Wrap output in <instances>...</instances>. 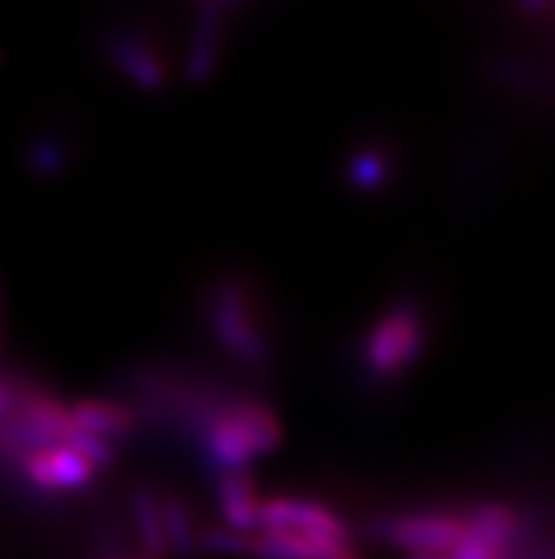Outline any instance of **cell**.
Masks as SVG:
<instances>
[{
    "label": "cell",
    "instance_id": "6da1fadb",
    "mask_svg": "<svg viewBox=\"0 0 555 559\" xmlns=\"http://www.w3.org/2000/svg\"><path fill=\"white\" fill-rule=\"evenodd\" d=\"M283 443V426L278 412L255 397H241L207 420L204 452L221 472H246L250 463L278 452Z\"/></svg>",
    "mask_w": 555,
    "mask_h": 559
},
{
    "label": "cell",
    "instance_id": "7a4b0ae2",
    "mask_svg": "<svg viewBox=\"0 0 555 559\" xmlns=\"http://www.w3.org/2000/svg\"><path fill=\"white\" fill-rule=\"evenodd\" d=\"M429 349V321L411 298L379 312L363 338V364L379 381H397L420 364Z\"/></svg>",
    "mask_w": 555,
    "mask_h": 559
},
{
    "label": "cell",
    "instance_id": "3957f363",
    "mask_svg": "<svg viewBox=\"0 0 555 559\" xmlns=\"http://www.w3.org/2000/svg\"><path fill=\"white\" fill-rule=\"evenodd\" d=\"M204 319L218 347L236 355L244 367H267L273 344L261 324L253 290L241 282H218L204 301Z\"/></svg>",
    "mask_w": 555,
    "mask_h": 559
},
{
    "label": "cell",
    "instance_id": "277c9868",
    "mask_svg": "<svg viewBox=\"0 0 555 559\" xmlns=\"http://www.w3.org/2000/svg\"><path fill=\"white\" fill-rule=\"evenodd\" d=\"M102 55L140 92H162L170 80L162 49L134 26H113L102 35Z\"/></svg>",
    "mask_w": 555,
    "mask_h": 559
},
{
    "label": "cell",
    "instance_id": "5b68a950",
    "mask_svg": "<svg viewBox=\"0 0 555 559\" xmlns=\"http://www.w3.org/2000/svg\"><path fill=\"white\" fill-rule=\"evenodd\" d=\"M258 532H295L310 537L317 546L329 543H352L349 525L315 500H298V497H269L261 500Z\"/></svg>",
    "mask_w": 555,
    "mask_h": 559
},
{
    "label": "cell",
    "instance_id": "8992f818",
    "mask_svg": "<svg viewBox=\"0 0 555 559\" xmlns=\"http://www.w3.org/2000/svg\"><path fill=\"white\" fill-rule=\"evenodd\" d=\"M372 534L408 554H448L464 537V518L457 514H406L377 518Z\"/></svg>",
    "mask_w": 555,
    "mask_h": 559
},
{
    "label": "cell",
    "instance_id": "52a82bcc",
    "mask_svg": "<svg viewBox=\"0 0 555 559\" xmlns=\"http://www.w3.org/2000/svg\"><path fill=\"white\" fill-rule=\"evenodd\" d=\"M17 468L23 472L28 486L46 491V495H69V491L85 489L97 472L83 454H77L65 443H55V447L26 454L17 461Z\"/></svg>",
    "mask_w": 555,
    "mask_h": 559
},
{
    "label": "cell",
    "instance_id": "ba28073f",
    "mask_svg": "<svg viewBox=\"0 0 555 559\" xmlns=\"http://www.w3.org/2000/svg\"><path fill=\"white\" fill-rule=\"evenodd\" d=\"M225 40V9L216 0H202L193 23V40H190L188 60H184V80L190 85H202L216 74L218 57Z\"/></svg>",
    "mask_w": 555,
    "mask_h": 559
},
{
    "label": "cell",
    "instance_id": "9c48e42d",
    "mask_svg": "<svg viewBox=\"0 0 555 559\" xmlns=\"http://www.w3.org/2000/svg\"><path fill=\"white\" fill-rule=\"evenodd\" d=\"M216 503L227 528L241 534L258 532V483L246 472H221L216 477Z\"/></svg>",
    "mask_w": 555,
    "mask_h": 559
},
{
    "label": "cell",
    "instance_id": "30bf717a",
    "mask_svg": "<svg viewBox=\"0 0 555 559\" xmlns=\"http://www.w3.org/2000/svg\"><path fill=\"white\" fill-rule=\"evenodd\" d=\"M71 424L88 435H97L102 440L128 438L136 429L134 412L125 404L106 401V397H80L77 404L69 406Z\"/></svg>",
    "mask_w": 555,
    "mask_h": 559
},
{
    "label": "cell",
    "instance_id": "8fae6325",
    "mask_svg": "<svg viewBox=\"0 0 555 559\" xmlns=\"http://www.w3.org/2000/svg\"><path fill=\"white\" fill-rule=\"evenodd\" d=\"M521 532L519 514L505 503H485L464 518V537L493 551L507 554Z\"/></svg>",
    "mask_w": 555,
    "mask_h": 559
},
{
    "label": "cell",
    "instance_id": "7c38bea8",
    "mask_svg": "<svg viewBox=\"0 0 555 559\" xmlns=\"http://www.w3.org/2000/svg\"><path fill=\"white\" fill-rule=\"evenodd\" d=\"M346 182L358 193H379L386 191L394 177V165L388 151L379 142H366L349 154L343 165Z\"/></svg>",
    "mask_w": 555,
    "mask_h": 559
},
{
    "label": "cell",
    "instance_id": "4fadbf2b",
    "mask_svg": "<svg viewBox=\"0 0 555 559\" xmlns=\"http://www.w3.org/2000/svg\"><path fill=\"white\" fill-rule=\"evenodd\" d=\"M159 514H162L165 557L193 559V554L198 551V532L190 506L182 497L170 495L159 500Z\"/></svg>",
    "mask_w": 555,
    "mask_h": 559
},
{
    "label": "cell",
    "instance_id": "5bb4252c",
    "mask_svg": "<svg viewBox=\"0 0 555 559\" xmlns=\"http://www.w3.org/2000/svg\"><path fill=\"white\" fill-rule=\"evenodd\" d=\"M131 518H134L136 537L148 557L165 559V537H162V514H159V497L150 489H136L131 495Z\"/></svg>",
    "mask_w": 555,
    "mask_h": 559
},
{
    "label": "cell",
    "instance_id": "9a60e30c",
    "mask_svg": "<svg viewBox=\"0 0 555 559\" xmlns=\"http://www.w3.org/2000/svg\"><path fill=\"white\" fill-rule=\"evenodd\" d=\"M317 543L295 532H255L250 557L255 559H315Z\"/></svg>",
    "mask_w": 555,
    "mask_h": 559
},
{
    "label": "cell",
    "instance_id": "2e32d148",
    "mask_svg": "<svg viewBox=\"0 0 555 559\" xmlns=\"http://www.w3.org/2000/svg\"><path fill=\"white\" fill-rule=\"evenodd\" d=\"M250 537L253 534L232 532L227 525L221 528H202L198 532V551L216 554V557H250Z\"/></svg>",
    "mask_w": 555,
    "mask_h": 559
},
{
    "label": "cell",
    "instance_id": "e0dca14e",
    "mask_svg": "<svg viewBox=\"0 0 555 559\" xmlns=\"http://www.w3.org/2000/svg\"><path fill=\"white\" fill-rule=\"evenodd\" d=\"M63 443H65V447L74 449L77 454H83L85 461L92 463L94 468H106V466H111V463H113V443H111V440H102V438H97V435L83 432V429H77V426H74V429L65 435Z\"/></svg>",
    "mask_w": 555,
    "mask_h": 559
},
{
    "label": "cell",
    "instance_id": "ac0fdd59",
    "mask_svg": "<svg viewBox=\"0 0 555 559\" xmlns=\"http://www.w3.org/2000/svg\"><path fill=\"white\" fill-rule=\"evenodd\" d=\"M65 163H69V156L55 136H37L35 145L28 148V168L37 174L57 177L60 170H65Z\"/></svg>",
    "mask_w": 555,
    "mask_h": 559
},
{
    "label": "cell",
    "instance_id": "d6986e66",
    "mask_svg": "<svg viewBox=\"0 0 555 559\" xmlns=\"http://www.w3.org/2000/svg\"><path fill=\"white\" fill-rule=\"evenodd\" d=\"M315 559H363L352 548V543H329V546H317Z\"/></svg>",
    "mask_w": 555,
    "mask_h": 559
},
{
    "label": "cell",
    "instance_id": "ffe728a7",
    "mask_svg": "<svg viewBox=\"0 0 555 559\" xmlns=\"http://www.w3.org/2000/svg\"><path fill=\"white\" fill-rule=\"evenodd\" d=\"M516 3H519V9L524 14H530V17H539V14H547V9L553 0H516Z\"/></svg>",
    "mask_w": 555,
    "mask_h": 559
},
{
    "label": "cell",
    "instance_id": "44dd1931",
    "mask_svg": "<svg viewBox=\"0 0 555 559\" xmlns=\"http://www.w3.org/2000/svg\"><path fill=\"white\" fill-rule=\"evenodd\" d=\"M7 406H9V390L7 386H0V415L7 412Z\"/></svg>",
    "mask_w": 555,
    "mask_h": 559
},
{
    "label": "cell",
    "instance_id": "7402d4cb",
    "mask_svg": "<svg viewBox=\"0 0 555 559\" xmlns=\"http://www.w3.org/2000/svg\"><path fill=\"white\" fill-rule=\"evenodd\" d=\"M408 559H448L445 554H408Z\"/></svg>",
    "mask_w": 555,
    "mask_h": 559
},
{
    "label": "cell",
    "instance_id": "603a6c76",
    "mask_svg": "<svg viewBox=\"0 0 555 559\" xmlns=\"http://www.w3.org/2000/svg\"><path fill=\"white\" fill-rule=\"evenodd\" d=\"M134 559H156V557H148V554H140V557H134Z\"/></svg>",
    "mask_w": 555,
    "mask_h": 559
},
{
    "label": "cell",
    "instance_id": "cb8c5ba5",
    "mask_svg": "<svg viewBox=\"0 0 555 559\" xmlns=\"http://www.w3.org/2000/svg\"><path fill=\"white\" fill-rule=\"evenodd\" d=\"M198 3H202V0H198Z\"/></svg>",
    "mask_w": 555,
    "mask_h": 559
}]
</instances>
